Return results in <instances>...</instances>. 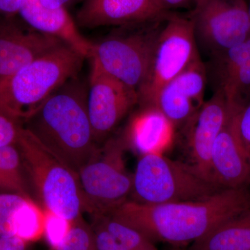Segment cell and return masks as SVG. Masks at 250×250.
Returning <instances> with one entry per match:
<instances>
[{"label": "cell", "instance_id": "6da1fadb", "mask_svg": "<svg viewBox=\"0 0 250 250\" xmlns=\"http://www.w3.org/2000/svg\"><path fill=\"white\" fill-rule=\"evenodd\" d=\"M249 210L250 192L241 188L223 189L197 201L143 205L129 200L109 216L136 229L154 243L183 248Z\"/></svg>", "mask_w": 250, "mask_h": 250}, {"label": "cell", "instance_id": "7a4b0ae2", "mask_svg": "<svg viewBox=\"0 0 250 250\" xmlns=\"http://www.w3.org/2000/svg\"><path fill=\"white\" fill-rule=\"evenodd\" d=\"M88 86L67 81L22 125L75 174L98 152L87 108Z\"/></svg>", "mask_w": 250, "mask_h": 250}, {"label": "cell", "instance_id": "3957f363", "mask_svg": "<svg viewBox=\"0 0 250 250\" xmlns=\"http://www.w3.org/2000/svg\"><path fill=\"white\" fill-rule=\"evenodd\" d=\"M85 57L66 43L0 81V109L21 125L67 81L78 77Z\"/></svg>", "mask_w": 250, "mask_h": 250}, {"label": "cell", "instance_id": "277c9868", "mask_svg": "<svg viewBox=\"0 0 250 250\" xmlns=\"http://www.w3.org/2000/svg\"><path fill=\"white\" fill-rule=\"evenodd\" d=\"M16 145L24 172L43 209L70 223L88 211L77 174L23 126Z\"/></svg>", "mask_w": 250, "mask_h": 250}, {"label": "cell", "instance_id": "5b68a950", "mask_svg": "<svg viewBox=\"0 0 250 250\" xmlns=\"http://www.w3.org/2000/svg\"><path fill=\"white\" fill-rule=\"evenodd\" d=\"M221 190L190 164L149 153L141 156L136 166L129 200L143 205L197 201Z\"/></svg>", "mask_w": 250, "mask_h": 250}, {"label": "cell", "instance_id": "8992f818", "mask_svg": "<svg viewBox=\"0 0 250 250\" xmlns=\"http://www.w3.org/2000/svg\"><path fill=\"white\" fill-rule=\"evenodd\" d=\"M123 136L110 138L77 172L88 213L109 215L129 200L133 175L125 166Z\"/></svg>", "mask_w": 250, "mask_h": 250}, {"label": "cell", "instance_id": "52a82bcc", "mask_svg": "<svg viewBox=\"0 0 250 250\" xmlns=\"http://www.w3.org/2000/svg\"><path fill=\"white\" fill-rule=\"evenodd\" d=\"M200 55L190 15L171 12L159 31L146 78L137 90L140 107H151L163 87Z\"/></svg>", "mask_w": 250, "mask_h": 250}, {"label": "cell", "instance_id": "ba28073f", "mask_svg": "<svg viewBox=\"0 0 250 250\" xmlns=\"http://www.w3.org/2000/svg\"><path fill=\"white\" fill-rule=\"evenodd\" d=\"M168 16L125 26L123 34L93 42L90 59L96 60L108 74L137 92L147 75L159 31Z\"/></svg>", "mask_w": 250, "mask_h": 250}, {"label": "cell", "instance_id": "9c48e42d", "mask_svg": "<svg viewBox=\"0 0 250 250\" xmlns=\"http://www.w3.org/2000/svg\"><path fill=\"white\" fill-rule=\"evenodd\" d=\"M189 15L197 44L212 58L250 36L246 0H197Z\"/></svg>", "mask_w": 250, "mask_h": 250}, {"label": "cell", "instance_id": "30bf717a", "mask_svg": "<svg viewBox=\"0 0 250 250\" xmlns=\"http://www.w3.org/2000/svg\"><path fill=\"white\" fill-rule=\"evenodd\" d=\"M90 61L87 108L95 141L101 146L135 105L137 92L104 70L94 59Z\"/></svg>", "mask_w": 250, "mask_h": 250}, {"label": "cell", "instance_id": "8fae6325", "mask_svg": "<svg viewBox=\"0 0 250 250\" xmlns=\"http://www.w3.org/2000/svg\"><path fill=\"white\" fill-rule=\"evenodd\" d=\"M231 111V104L223 90L218 88L212 98L205 102L186 125L188 147L191 160L190 165L202 178L213 184L210 166L212 148L228 122Z\"/></svg>", "mask_w": 250, "mask_h": 250}, {"label": "cell", "instance_id": "7c38bea8", "mask_svg": "<svg viewBox=\"0 0 250 250\" xmlns=\"http://www.w3.org/2000/svg\"><path fill=\"white\" fill-rule=\"evenodd\" d=\"M207 70L199 55L178 76L160 90L152 108L174 126L187 125L205 102Z\"/></svg>", "mask_w": 250, "mask_h": 250}, {"label": "cell", "instance_id": "4fadbf2b", "mask_svg": "<svg viewBox=\"0 0 250 250\" xmlns=\"http://www.w3.org/2000/svg\"><path fill=\"white\" fill-rule=\"evenodd\" d=\"M75 22L78 27L135 25L166 18L172 11L159 0H82Z\"/></svg>", "mask_w": 250, "mask_h": 250}, {"label": "cell", "instance_id": "5bb4252c", "mask_svg": "<svg viewBox=\"0 0 250 250\" xmlns=\"http://www.w3.org/2000/svg\"><path fill=\"white\" fill-rule=\"evenodd\" d=\"M11 18L0 21V81L65 43L55 36L21 27Z\"/></svg>", "mask_w": 250, "mask_h": 250}, {"label": "cell", "instance_id": "9a60e30c", "mask_svg": "<svg viewBox=\"0 0 250 250\" xmlns=\"http://www.w3.org/2000/svg\"><path fill=\"white\" fill-rule=\"evenodd\" d=\"M231 113L210 156L213 182L220 189L241 188L250 184V164L235 134Z\"/></svg>", "mask_w": 250, "mask_h": 250}, {"label": "cell", "instance_id": "2e32d148", "mask_svg": "<svg viewBox=\"0 0 250 250\" xmlns=\"http://www.w3.org/2000/svg\"><path fill=\"white\" fill-rule=\"evenodd\" d=\"M19 14L29 27L58 38L85 58L90 57L93 42L81 34L66 9L49 10L42 6L40 0H22Z\"/></svg>", "mask_w": 250, "mask_h": 250}, {"label": "cell", "instance_id": "e0dca14e", "mask_svg": "<svg viewBox=\"0 0 250 250\" xmlns=\"http://www.w3.org/2000/svg\"><path fill=\"white\" fill-rule=\"evenodd\" d=\"M173 125L156 108L140 107L123 136L126 147L143 154L161 153L170 140Z\"/></svg>", "mask_w": 250, "mask_h": 250}, {"label": "cell", "instance_id": "ac0fdd59", "mask_svg": "<svg viewBox=\"0 0 250 250\" xmlns=\"http://www.w3.org/2000/svg\"><path fill=\"white\" fill-rule=\"evenodd\" d=\"M189 250H250V210L220 224Z\"/></svg>", "mask_w": 250, "mask_h": 250}, {"label": "cell", "instance_id": "d6986e66", "mask_svg": "<svg viewBox=\"0 0 250 250\" xmlns=\"http://www.w3.org/2000/svg\"><path fill=\"white\" fill-rule=\"evenodd\" d=\"M0 169L11 192L32 199L21 154L16 143L0 147Z\"/></svg>", "mask_w": 250, "mask_h": 250}, {"label": "cell", "instance_id": "ffe728a7", "mask_svg": "<svg viewBox=\"0 0 250 250\" xmlns=\"http://www.w3.org/2000/svg\"><path fill=\"white\" fill-rule=\"evenodd\" d=\"M45 212L32 199L23 206L16 223V236L33 243L45 236Z\"/></svg>", "mask_w": 250, "mask_h": 250}, {"label": "cell", "instance_id": "44dd1931", "mask_svg": "<svg viewBox=\"0 0 250 250\" xmlns=\"http://www.w3.org/2000/svg\"><path fill=\"white\" fill-rule=\"evenodd\" d=\"M119 241L124 250H159L155 243L142 233L111 218L109 215H93Z\"/></svg>", "mask_w": 250, "mask_h": 250}, {"label": "cell", "instance_id": "7402d4cb", "mask_svg": "<svg viewBox=\"0 0 250 250\" xmlns=\"http://www.w3.org/2000/svg\"><path fill=\"white\" fill-rule=\"evenodd\" d=\"M212 59L219 87L229 77L250 62V36Z\"/></svg>", "mask_w": 250, "mask_h": 250}, {"label": "cell", "instance_id": "603a6c76", "mask_svg": "<svg viewBox=\"0 0 250 250\" xmlns=\"http://www.w3.org/2000/svg\"><path fill=\"white\" fill-rule=\"evenodd\" d=\"M49 250H98L91 227L80 217L72 222L71 228L60 243Z\"/></svg>", "mask_w": 250, "mask_h": 250}, {"label": "cell", "instance_id": "cb8c5ba5", "mask_svg": "<svg viewBox=\"0 0 250 250\" xmlns=\"http://www.w3.org/2000/svg\"><path fill=\"white\" fill-rule=\"evenodd\" d=\"M29 199L20 194L0 192V236H14L21 208Z\"/></svg>", "mask_w": 250, "mask_h": 250}, {"label": "cell", "instance_id": "d4e9b609", "mask_svg": "<svg viewBox=\"0 0 250 250\" xmlns=\"http://www.w3.org/2000/svg\"><path fill=\"white\" fill-rule=\"evenodd\" d=\"M229 103L241 104L250 96V62L224 81L218 87Z\"/></svg>", "mask_w": 250, "mask_h": 250}, {"label": "cell", "instance_id": "484cf974", "mask_svg": "<svg viewBox=\"0 0 250 250\" xmlns=\"http://www.w3.org/2000/svg\"><path fill=\"white\" fill-rule=\"evenodd\" d=\"M231 104V124L250 164V96L241 104Z\"/></svg>", "mask_w": 250, "mask_h": 250}, {"label": "cell", "instance_id": "4316f807", "mask_svg": "<svg viewBox=\"0 0 250 250\" xmlns=\"http://www.w3.org/2000/svg\"><path fill=\"white\" fill-rule=\"evenodd\" d=\"M44 210L45 212V237L47 238L50 247L54 246L66 236L71 228L72 223L48 210Z\"/></svg>", "mask_w": 250, "mask_h": 250}, {"label": "cell", "instance_id": "83f0119b", "mask_svg": "<svg viewBox=\"0 0 250 250\" xmlns=\"http://www.w3.org/2000/svg\"><path fill=\"white\" fill-rule=\"evenodd\" d=\"M90 227L97 250H124L119 241L103 226L98 218L93 217V223Z\"/></svg>", "mask_w": 250, "mask_h": 250}, {"label": "cell", "instance_id": "f1b7e54d", "mask_svg": "<svg viewBox=\"0 0 250 250\" xmlns=\"http://www.w3.org/2000/svg\"><path fill=\"white\" fill-rule=\"evenodd\" d=\"M22 126L0 109V147L15 144Z\"/></svg>", "mask_w": 250, "mask_h": 250}, {"label": "cell", "instance_id": "f546056e", "mask_svg": "<svg viewBox=\"0 0 250 250\" xmlns=\"http://www.w3.org/2000/svg\"><path fill=\"white\" fill-rule=\"evenodd\" d=\"M30 244L16 236H0V250H29Z\"/></svg>", "mask_w": 250, "mask_h": 250}, {"label": "cell", "instance_id": "4dcf8cb0", "mask_svg": "<svg viewBox=\"0 0 250 250\" xmlns=\"http://www.w3.org/2000/svg\"><path fill=\"white\" fill-rule=\"evenodd\" d=\"M22 0H0V14L7 18L19 14Z\"/></svg>", "mask_w": 250, "mask_h": 250}, {"label": "cell", "instance_id": "1f68e13d", "mask_svg": "<svg viewBox=\"0 0 250 250\" xmlns=\"http://www.w3.org/2000/svg\"><path fill=\"white\" fill-rule=\"evenodd\" d=\"M161 6L167 11H171L172 9L187 8L195 6V0H159Z\"/></svg>", "mask_w": 250, "mask_h": 250}, {"label": "cell", "instance_id": "d6a6232c", "mask_svg": "<svg viewBox=\"0 0 250 250\" xmlns=\"http://www.w3.org/2000/svg\"><path fill=\"white\" fill-rule=\"evenodd\" d=\"M77 1V0H40L42 6L49 10L67 9L68 6Z\"/></svg>", "mask_w": 250, "mask_h": 250}, {"label": "cell", "instance_id": "836d02e7", "mask_svg": "<svg viewBox=\"0 0 250 250\" xmlns=\"http://www.w3.org/2000/svg\"><path fill=\"white\" fill-rule=\"evenodd\" d=\"M0 190L4 192H11L9 184L5 179L2 172H1V169H0Z\"/></svg>", "mask_w": 250, "mask_h": 250}, {"label": "cell", "instance_id": "e575fe53", "mask_svg": "<svg viewBox=\"0 0 250 250\" xmlns=\"http://www.w3.org/2000/svg\"><path fill=\"white\" fill-rule=\"evenodd\" d=\"M169 250H189L188 249L186 250L184 249L183 248H174V247H172V248Z\"/></svg>", "mask_w": 250, "mask_h": 250}, {"label": "cell", "instance_id": "d590c367", "mask_svg": "<svg viewBox=\"0 0 250 250\" xmlns=\"http://www.w3.org/2000/svg\"><path fill=\"white\" fill-rule=\"evenodd\" d=\"M248 14H249V18H250V4L248 5Z\"/></svg>", "mask_w": 250, "mask_h": 250}, {"label": "cell", "instance_id": "8d00e7d4", "mask_svg": "<svg viewBox=\"0 0 250 250\" xmlns=\"http://www.w3.org/2000/svg\"><path fill=\"white\" fill-rule=\"evenodd\" d=\"M197 1V0H195V2H196Z\"/></svg>", "mask_w": 250, "mask_h": 250}]
</instances>
